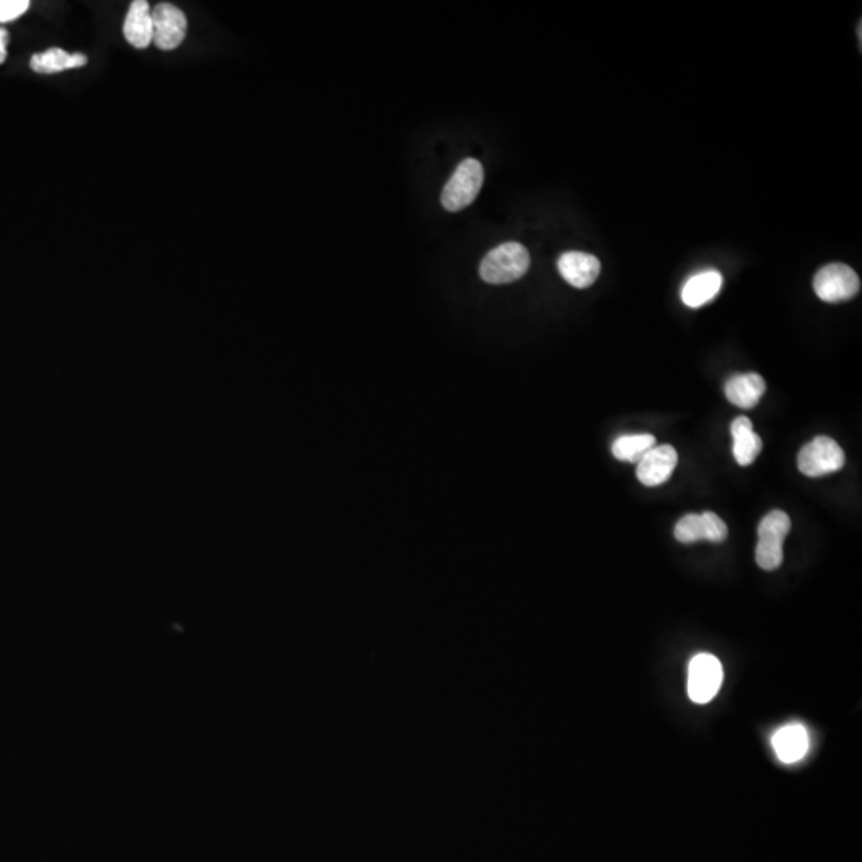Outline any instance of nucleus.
<instances>
[{"instance_id": "nucleus-13", "label": "nucleus", "mask_w": 862, "mask_h": 862, "mask_svg": "<svg viewBox=\"0 0 862 862\" xmlns=\"http://www.w3.org/2000/svg\"><path fill=\"white\" fill-rule=\"evenodd\" d=\"M773 748L784 764L799 762L808 751L807 730L799 724L786 725L773 736Z\"/></svg>"}, {"instance_id": "nucleus-9", "label": "nucleus", "mask_w": 862, "mask_h": 862, "mask_svg": "<svg viewBox=\"0 0 862 862\" xmlns=\"http://www.w3.org/2000/svg\"><path fill=\"white\" fill-rule=\"evenodd\" d=\"M559 273L574 288H590L601 273V262L593 254L582 251H569L562 254L558 261Z\"/></svg>"}, {"instance_id": "nucleus-2", "label": "nucleus", "mask_w": 862, "mask_h": 862, "mask_svg": "<svg viewBox=\"0 0 862 862\" xmlns=\"http://www.w3.org/2000/svg\"><path fill=\"white\" fill-rule=\"evenodd\" d=\"M483 182V165L476 159L463 160L444 186L441 194V205L444 206V210L457 213L470 206L478 197Z\"/></svg>"}, {"instance_id": "nucleus-11", "label": "nucleus", "mask_w": 862, "mask_h": 862, "mask_svg": "<svg viewBox=\"0 0 862 862\" xmlns=\"http://www.w3.org/2000/svg\"><path fill=\"white\" fill-rule=\"evenodd\" d=\"M765 392H767L765 380L754 372L730 377L725 384L727 400L741 409L756 408Z\"/></svg>"}, {"instance_id": "nucleus-10", "label": "nucleus", "mask_w": 862, "mask_h": 862, "mask_svg": "<svg viewBox=\"0 0 862 862\" xmlns=\"http://www.w3.org/2000/svg\"><path fill=\"white\" fill-rule=\"evenodd\" d=\"M125 39L135 48H147L154 42L152 8L146 0H135L123 24Z\"/></svg>"}, {"instance_id": "nucleus-18", "label": "nucleus", "mask_w": 862, "mask_h": 862, "mask_svg": "<svg viewBox=\"0 0 862 862\" xmlns=\"http://www.w3.org/2000/svg\"><path fill=\"white\" fill-rule=\"evenodd\" d=\"M701 519H703L706 540L714 543L724 542L728 535V529L727 526H725V522L722 521L716 513H712V511H706V513H703V515H701Z\"/></svg>"}, {"instance_id": "nucleus-6", "label": "nucleus", "mask_w": 862, "mask_h": 862, "mask_svg": "<svg viewBox=\"0 0 862 862\" xmlns=\"http://www.w3.org/2000/svg\"><path fill=\"white\" fill-rule=\"evenodd\" d=\"M724 673L720 661L709 653L696 655L689 666V696L696 704H706L719 693Z\"/></svg>"}, {"instance_id": "nucleus-15", "label": "nucleus", "mask_w": 862, "mask_h": 862, "mask_svg": "<svg viewBox=\"0 0 862 862\" xmlns=\"http://www.w3.org/2000/svg\"><path fill=\"white\" fill-rule=\"evenodd\" d=\"M87 61L85 55H69L61 48H50L47 52L32 56L31 68L39 74H56L66 69L82 68Z\"/></svg>"}, {"instance_id": "nucleus-4", "label": "nucleus", "mask_w": 862, "mask_h": 862, "mask_svg": "<svg viewBox=\"0 0 862 862\" xmlns=\"http://www.w3.org/2000/svg\"><path fill=\"white\" fill-rule=\"evenodd\" d=\"M797 463L803 475L819 478L842 470L845 465V454L834 439L818 436L800 449Z\"/></svg>"}, {"instance_id": "nucleus-12", "label": "nucleus", "mask_w": 862, "mask_h": 862, "mask_svg": "<svg viewBox=\"0 0 862 862\" xmlns=\"http://www.w3.org/2000/svg\"><path fill=\"white\" fill-rule=\"evenodd\" d=\"M724 278L717 270H704V272L695 273L693 277L685 281L682 288V301L690 309H698L709 302L720 293Z\"/></svg>"}, {"instance_id": "nucleus-20", "label": "nucleus", "mask_w": 862, "mask_h": 862, "mask_svg": "<svg viewBox=\"0 0 862 862\" xmlns=\"http://www.w3.org/2000/svg\"><path fill=\"white\" fill-rule=\"evenodd\" d=\"M8 32L0 28V64L7 60Z\"/></svg>"}, {"instance_id": "nucleus-3", "label": "nucleus", "mask_w": 862, "mask_h": 862, "mask_svg": "<svg viewBox=\"0 0 862 862\" xmlns=\"http://www.w3.org/2000/svg\"><path fill=\"white\" fill-rule=\"evenodd\" d=\"M791 530V519L781 510L768 513L759 524L756 561L764 570H775L783 564L784 538Z\"/></svg>"}, {"instance_id": "nucleus-17", "label": "nucleus", "mask_w": 862, "mask_h": 862, "mask_svg": "<svg viewBox=\"0 0 862 862\" xmlns=\"http://www.w3.org/2000/svg\"><path fill=\"white\" fill-rule=\"evenodd\" d=\"M674 537L681 543H695L706 540L701 515H687L677 522Z\"/></svg>"}, {"instance_id": "nucleus-14", "label": "nucleus", "mask_w": 862, "mask_h": 862, "mask_svg": "<svg viewBox=\"0 0 862 862\" xmlns=\"http://www.w3.org/2000/svg\"><path fill=\"white\" fill-rule=\"evenodd\" d=\"M733 455L741 467H748L756 462L764 443L757 433L752 430L751 420L748 417H738L732 424Z\"/></svg>"}, {"instance_id": "nucleus-7", "label": "nucleus", "mask_w": 862, "mask_h": 862, "mask_svg": "<svg viewBox=\"0 0 862 862\" xmlns=\"http://www.w3.org/2000/svg\"><path fill=\"white\" fill-rule=\"evenodd\" d=\"M154 42L163 52H170L184 42L187 34V18L181 8L171 4H159L152 8Z\"/></svg>"}, {"instance_id": "nucleus-19", "label": "nucleus", "mask_w": 862, "mask_h": 862, "mask_svg": "<svg viewBox=\"0 0 862 862\" xmlns=\"http://www.w3.org/2000/svg\"><path fill=\"white\" fill-rule=\"evenodd\" d=\"M28 8V0H0V23H10L20 18Z\"/></svg>"}, {"instance_id": "nucleus-16", "label": "nucleus", "mask_w": 862, "mask_h": 862, "mask_svg": "<svg viewBox=\"0 0 862 862\" xmlns=\"http://www.w3.org/2000/svg\"><path fill=\"white\" fill-rule=\"evenodd\" d=\"M657 439L653 435H625L615 439L612 454L621 462L639 463L647 452L652 451Z\"/></svg>"}, {"instance_id": "nucleus-5", "label": "nucleus", "mask_w": 862, "mask_h": 862, "mask_svg": "<svg viewBox=\"0 0 862 862\" xmlns=\"http://www.w3.org/2000/svg\"><path fill=\"white\" fill-rule=\"evenodd\" d=\"M813 288L821 301L837 304L853 299L861 289V281L848 265L829 264L816 273Z\"/></svg>"}, {"instance_id": "nucleus-8", "label": "nucleus", "mask_w": 862, "mask_h": 862, "mask_svg": "<svg viewBox=\"0 0 862 862\" xmlns=\"http://www.w3.org/2000/svg\"><path fill=\"white\" fill-rule=\"evenodd\" d=\"M677 457L676 449L669 444L663 446H655L652 451L642 457L641 462L637 463L636 475L644 486L655 487L666 483L673 471L676 470Z\"/></svg>"}, {"instance_id": "nucleus-1", "label": "nucleus", "mask_w": 862, "mask_h": 862, "mask_svg": "<svg viewBox=\"0 0 862 862\" xmlns=\"http://www.w3.org/2000/svg\"><path fill=\"white\" fill-rule=\"evenodd\" d=\"M529 265V251L521 243H503L487 253L479 265V275L491 285H505L524 277Z\"/></svg>"}]
</instances>
